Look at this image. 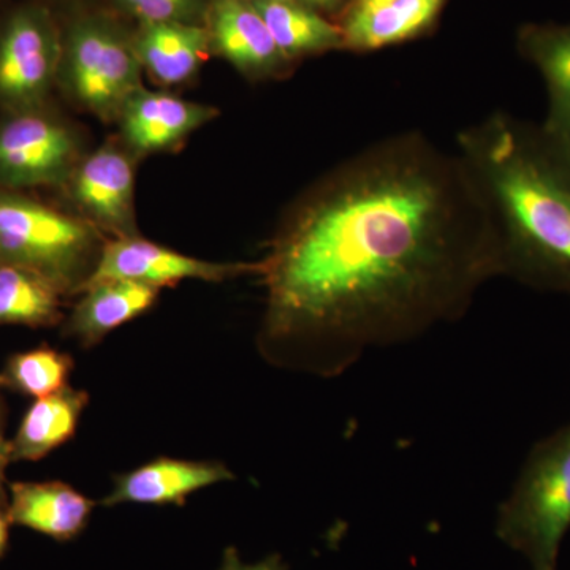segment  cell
Wrapping results in <instances>:
<instances>
[{
  "label": "cell",
  "mask_w": 570,
  "mask_h": 570,
  "mask_svg": "<svg viewBox=\"0 0 570 570\" xmlns=\"http://www.w3.org/2000/svg\"><path fill=\"white\" fill-rule=\"evenodd\" d=\"M258 264V351L281 370L325 379L459 321L504 276L466 165L420 132L374 142L307 187Z\"/></svg>",
  "instance_id": "cell-1"
},
{
  "label": "cell",
  "mask_w": 570,
  "mask_h": 570,
  "mask_svg": "<svg viewBox=\"0 0 570 570\" xmlns=\"http://www.w3.org/2000/svg\"><path fill=\"white\" fill-rule=\"evenodd\" d=\"M456 153L497 227L504 276L570 295V151L540 124L497 111L461 130Z\"/></svg>",
  "instance_id": "cell-2"
},
{
  "label": "cell",
  "mask_w": 570,
  "mask_h": 570,
  "mask_svg": "<svg viewBox=\"0 0 570 570\" xmlns=\"http://www.w3.org/2000/svg\"><path fill=\"white\" fill-rule=\"evenodd\" d=\"M107 239L78 214L0 187V265L31 269L63 296L85 291Z\"/></svg>",
  "instance_id": "cell-3"
},
{
  "label": "cell",
  "mask_w": 570,
  "mask_h": 570,
  "mask_svg": "<svg viewBox=\"0 0 570 570\" xmlns=\"http://www.w3.org/2000/svg\"><path fill=\"white\" fill-rule=\"evenodd\" d=\"M570 530V423L532 448L519 479L499 505L497 535L532 570H557Z\"/></svg>",
  "instance_id": "cell-4"
},
{
  "label": "cell",
  "mask_w": 570,
  "mask_h": 570,
  "mask_svg": "<svg viewBox=\"0 0 570 570\" xmlns=\"http://www.w3.org/2000/svg\"><path fill=\"white\" fill-rule=\"evenodd\" d=\"M142 73L134 32L111 14H86L62 32L58 88L100 121L116 122L122 105L141 88Z\"/></svg>",
  "instance_id": "cell-5"
},
{
  "label": "cell",
  "mask_w": 570,
  "mask_h": 570,
  "mask_svg": "<svg viewBox=\"0 0 570 570\" xmlns=\"http://www.w3.org/2000/svg\"><path fill=\"white\" fill-rule=\"evenodd\" d=\"M85 138L48 105L0 116V187L63 189L86 156Z\"/></svg>",
  "instance_id": "cell-6"
},
{
  "label": "cell",
  "mask_w": 570,
  "mask_h": 570,
  "mask_svg": "<svg viewBox=\"0 0 570 570\" xmlns=\"http://www.w3.org/2000/svg\"><path fill=\"white\" fill-rule=\"evenodd\" d=\"M61 56L62 31L47 7L28 3L7 13L0 20V110L48 105Z\"/></svg>",
  "instance_id": "cell-7"
},
{
  "label": "cell",
  "mask_w": 570,
  "mask_h": 570,
  "mask_svg": "<svg viewBox=\"0 0 570 570\" xmlns=\"http://www.w3.org/2000/svg\"><path fill=\"white\" fill-rule=\"evenodd\" d=\"M137 160L121 140L104 142L82 157L63 187L78 216L108 239L140 235L135 208Z\"/></svg>",
  "instance_id": "cell-8"
},
{
  "label": "cell",
  "mask_w": 570,
  "mask_h": 570,
  "mask_svg": "<svg viewBox=\"0 0 570 570\" xmlns=\"http://www.w3.org/2000/svg\"><path fill=\"white\" fill-rule=\"evenodd\" d=\"M258 273H261L258 262L247 264V262L202 261V258L156 245L138 235L130 238L107 239L99 265L89 284L104 279H127L153 285L163 291L168 285L187 279L224 283V281L247 275L258 276Z\"/></svg>",
  "instance_id": "cell-9"
},
{
  "label": "cell",
  "mask_w": 570,
  "mask_h": 570,
  "mask_svg": "<svg viewBox=\"0 0 570 570\" xmlns=\"http://www.w3.org/2000/svg\"><path fill=\"white\" fill-rule=\"evenodd\" d=\"M212 55L249 81L281 80L294 69L266 28L253 0H209L205 20Z\"/></svg>",
  "instance_id": "cell-10"
},
{
  "label": "cell",
  "mask_w": 570,
  "mask_h": 570,
  "mask_svg": "<svg viewBox=\"0 0 570 570\" xmlns=\"http://www.w3.org/2000/svg\"><path fill=\"white\" fill-rule=\"evenodd\" d=\"M217 110L167 91L141 86L126 100L116 118L119 140L137 159L176 151L194 132L212 122Z\"/></svg>",
  "instance_id": "cell-11"
},
{
  "label": "cell",
  "mask_w": 570,
  "mask_h": 570,
  "mask_svg": "<svg viewBox=\"0 0 570 570\" xmlns=\"http://www.w3.org/2000/svg\"><path fill=\"white\" fill-rule=\"evenodd\" d=\"M448 0H346L336 24L344 50L370 52L430 32Z\"/></svg>",
  "instance_id": "cell-12"
},
{
  "label": "cell",
  "mask_w": 570,
  "mask_h": 570,
  "mask_svg": "<svg viewBox=\"0 0 570 570\" xmlns=\"http://www.w3.org/2000/svg\"><path fill=\"white\" fill-rule=\"evenodd\" d=\"M234 472L220 461L160 459L116 475L115 487L102 499L104 508L121 504L184 505L190 494L217 483L232 482Z\"/></svg>",
  "instance_id": "cell-13"
},
{
  "label": "cell",
  "mask_w": 570,
  "mask_h": 570,
  "mask_svg": "<svg viewBox=\"0 0 570 570\" xmlns=\"http://www.w3.org/2000/svg\"><path fill=\"white\" fill-rule=\"evenodd\" d=\"M160 288L135 281L104 279L89 284L67 317L66 335L81 347L102 343L105 337L151 309Z\"/></svg>",
  "instance_id": "cell-14"
},
{
  "label": "cell",
  "mask_w": 570,
  "mask_h": 570,
  "mask_svg": "<svg viewBox=\"0 0 570 570\" xmlns=\"http://www.w3.org/2000/svg\"><path fill=\"white\" fill-rule=\"evenodd\" d=\"M11 524L58 540L77 539L88 527L96 502L69 483L13 482L9 485Z\"/></svg>",
  "instance_id": "cell-15"
},
{
  "label": "cell",
  "mask_w": 570,
  "mask_h": 570,
  "mask_svg": "<svg viewBox=\"0 0 570 570\" xmlns=\"http://www.w3.org/2000/svg\"><path fill=\"white\" fill-rule=\"evenodd\" d=\"M134 41L142 71L167 88L193 80L212 55L208 29L204 24H138Z\"/></svg>",
  "instance_id": "cell-16"
},
{
  "label": "cell",
  "mask_w": 570,
  "mask_h": 570,
  "mask_svg": "<svg viewBox=\"0 0 570 570\" xmlns=\"http://www.w3.org/2000/svg\"><path fill=\"white\" fill-rule=\"evenodd\" d=\"M519 51L546 81L549 110L540 126L570 151V24L523 26Z\"/></svg>",
  "instance_id": "cell-17"
},
{
  "label": "cell",
  "mask_w": 570,
  "mask_h": 570,
  "mask_svg": "<svg viewBox=\"0 0 570 570\" xmlns=\"http://www.w3.org/2000/svg\"><path fill=\"white\" fill-rule=\"evenodd\" d=\"M88 404L89 393L70 385L33 400L10 441L11 463L39 461L69 442Z\"/></svg>",
  "instance_id": "cell-18"
},
{
  "label": "cell",
  "mask_w": 570,
  "mask_h": 570,
  "mask_svg": "<svg viewBox=\"0 0 570 570\" xmlns=\"http://www.w3.org/2000/svg\"><path fill=\"white\" fill-rule=\"evenodd\" d=\"M253 3L277 48L292 63L344 50L340 26L321 11L285 0H253Z\"/></svg>",
  "instance_id": "cell-19"
},
{
  "label": "cell",
  "mask_w": 570,
  "mask_h": 570,
  "mask_svg": "<svg viewBox=\"0 0 570 570\" xmlns=\"http://www.w3.org/2000/svg\"><path fill=\"white\" fill-rule=\"evenodd\" d=\"M63 295L31 269L0 265V325L47 328L63 318Z\"/></svg>",
  "instance_id": "cell-20"
},
{
  "label": "cell",
  "mask_w": 570,
  "mask_h": 570,
  "mask_svg": "<svg viewBox=\"0 0 570 570\" xmlns=\"http://www.w3.org/2000/svg\"><path fill=\"white\" fill-rule=\"evenodd\" d=\"M73 358L48 346L18 352L9 356L0 371V389L39 400L69 385Z\"/></svg>",
  "instance_id": "cell-21"
},
{
  "label": "cell",
  "mask_w": 570,
  "mask_h": 570,
  "mask_svg": "<svg viewBox=\"0 0 570 570\" xmlns=\"http://www.w3.org/2000/svg\"><path fill=\"white\" fill-rule=\"evenodd\" d=\"M112 7L138 24L186 22L204 24L209 0H111Z\"/></svg>",
  "instance_id": "cell-22"
},
{
  "label": "cell",
  "mask_w": 570,
  "mask_h": 570,
  "mask_svg": "<svg viewBox=\"0 0 570 570\" xmlns=\"http://www.w3.org/2000/svg\"><path fill=\"white\" fill-rule=\"evenodd\" d=\"M219 570H287V564L279 554H272L265 560L247 564L234 547H228L224 551L223 564H220Z\"/></svg>",
  "instance_id": "cell-23"
},
{
  "label": "cell",
  "mask_w": 570,
  "mask_h": 570,
  "mask_svg": "<svg viewBox=\"0 0 570 570\" xmlns=\"http://www.w3.org/2000/svg\"><path fill=\"white\" fill-rule=\"evenodd\" d=\"M11 463L10 441L0 434V504L9 505L6 490V469Z\"/></svg>",
  "instance_id": "cell-24"
},
{
  "label": "cell",
  "mask_w": 570,
  "mask_h": 570,
  "mask_svg": "<svg viewBox=\"0 0 570 570\" xmlns=\"http://www.w3.org/2000/svg\"><path fill=\"white\" fill-rule=\"evenodd\" d=\"M285 2L299 3V6L309 7V9L321 11V13L337 17L346 0H285Z\"/></svg>",
  "instance_id": "cell-25"
},
{
  "label": "cell",
  "mask_w": 570,
  "mask_h": 570,
  "mask_svg": "<svg viewBox=\"0 0 570 570\" xmlns=\"http://www.w3.org/2000/svg\"><path fill=\"white\" fill-rule=\"evenodd\" d=\"M10 527L9 505L0 504V558L3 557L7 547H9Z\"/></svg>",
  "instance_id": "cell-26"
},
{
  "label": "cell",
  "mask_w": 570,
  "mask_h": 570,
  "mask_svg": "<svg viewBox=\"0 0 570 570\" xmlns=\"http://www.w3.org/2000/svg\"><path fill=\"white\" fill-rule=\"evenodd\" d=\"M3 420H6V412H3V401L0 395V434H3Z\"/></svg>",
  "instance_id": "cell-27"
}]
</instances>
